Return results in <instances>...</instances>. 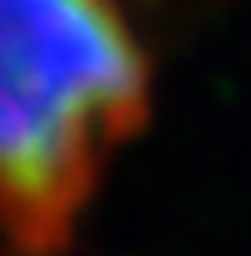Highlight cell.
<instances>
[{
  "label": "cell",
  "mask_w": 251,
  "mask_h": 256,
  "mask_svg": "<svg viewBox=\"0 0 251 256\" xmlns=\"http://www.w3.org/2000/svg\"><path fill=\"white\" fill-rule=\"evenodd\" d=\"M148 108V54L118 0H0V246L60 256Z\"/></svg>",
  "instance_id": "6da1fadb"
}]
</instances>
